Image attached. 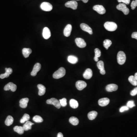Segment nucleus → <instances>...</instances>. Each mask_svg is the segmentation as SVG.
I'll return each instance as SVG.
<instances>
[{
  "label": "nucleus",
  "instance_id": "1",
  "mask_svg": "<svg viewBox=\"0 0 137 137\" xmlns=\"http://www.w3.org/2000/svg\"><path fill=\"white\" fill-rule=\"evenodd\" d=\"M66 70L63 67H61L54 72L53 77L55 79H59L62 77L66 74Z\"/></svg>",
  "mask_w": 137,
  "mask_h": 137
},
{
  "label": "nucleus",
  "instance_id": "2",
  "mask_svg": "<svg viewBox=\"0 0 137 137\" xmlns=\"http://www.w3.org/2000/svg\"><path fill=\"white\" fill-rule=\"evenodd\" d=\"M105 28L109 31H114L117 29V25L115 23L107 21L104 24Z\"/></svg>",
  "mask_w": 137,
  "mask_h": 137
},
{
  "label": "nucleus",
  "instance_id": "3",
  "mask_svg": "<svg viewBox=\"0 0 137 137\" xmlns=\"http://www.w3.org/2000/svg\"><path fill=\"white\" fill-rule=\"evenodd\" d=\"M117 62L120 65H123L125 63L126 60V56L124 52L120 51L118 52L117 55Z\"/></svg>",
  "mask_w": 137,
  "mask_h": 137
},
{
  "label": "nucleus",
  "instance_id": "4",
  "mask_svg": "<svg viewBox=\"0 0 137 137\" xmlns=\"http://www.w3.org/2000/svg\"><path fill=\"white\" fill-rule=\"evenodd\" d=\"M117 8L118 10L121 11L125 15H127L130 12L129 8L127 7L126 5L123 3H120L117 6Z\"/></svg>",
  "mask_w": 137,
  "mask_h": 137
},
{
  "label": "nucleus",
  "instance_id": "5",
  "mask_svg": "<svg viewBox=\"0 0 137 137\" xmlns=\"http://www.w3.org/2000/svg\"><path fill=\"white\" fill-rule=\"evenodd\" d=\"M46 103L47 104L54 105L57 109H60L61 106L59 100L55 98H51V99L47 100Z\"/></svg>",
  "mask_w": 137,
  "mask_h": 137
},
{
  "label": "nucleus",
  "instance_id": "6",
  "mask_svg": "<svg viewBox=\"0 0 137 137\" xmlns=\"http://www.w3.org/2000/svg\"><path fill=\"white\" fill-rule=\"evenodd\" d=\"M40 8L42 10L46 12H50L53 9L52 5L47 2H44L41 4Z\"/></svg>",
  "mask_w": 137,
  "mask_h": 137
},
{
  "label": "nucleus",
  "instance_id": "7",
  "mask_svg": "<svg viewBox=\"0 0 137 137\" xmlns=\"http://www.w3.org/2000/svg\"><path fill=\"white\" fill-rule=\"evenodd\" d=\"M93 9L100 15H103L106 12V10L104 7L101 5H95L93 6Z\"/></svg>",
  "mask_w": 137,
  "mask_h": 137
},
{
  "label": "nucleus",
  "instance_id": "8",
  "mask_svg": "<svg viewBox=\"0 0 137 137\" xmlns=\"http://www.w3.org/2000/svg\"><path fill=\"white\" fill-rule=\"evenodd\" d=\"M17 89V85L14 84L12 82H9L6 84L4 87V90L5 91H8L11 90L13 92H15Z\"/></svg>",
  "mask_w": 137,
  "mask_h": 137
},
{
  "label": "nucleus",
  "instance_id": "9",
  "mask_svg": "<svg viewBox=\"0 0 137 137\" xmlns=\"http://www.w3.org/2000/svg\"><path fill=\"white\" fill-rule=\"evenodd\" d=\"M75 42L78 47L81 48H85L87 45V44L85 40L81 38H76L75 39Z\"/></svg>",
  "mask_w": 137,
  "mask_h": 137
},
{
  "label": "nucleus",
  "instance_id": "10",
  "mask_svg": "<svg viewBox=\"0 0 137 137\" xmlns=\"http://www.w3.org/2000/svg\"><path fill=\"white\" fill-rule=\"evenodd\" d=\"M65 6L68 8H70L73 10H76L78 6V3L76 1L72 0L68 1L65 4Z\"/></svg>",
  "mask_w": 137,
  "mask_h": 137
},
{
  "label": "nucleus",
  "instance_id": "11",
  "mask_svg": "<svg viewBox=\"0 0 137 137\" xmlns=\"http://www.w3.org/2000/svg\"><path fill=\"white\" fill-rule=\"evenodd\" d=\"M75 86L78 90H82L87 87V84L85 81H79L76 82Z\"/></svg>",
  "mask_w": 137,
  "mask_h": 137
},
{
  "label": "nucleus",
  "instance_id": "12",
  "mask_svg": "<svg viewBox=\"0 0 137 137\" xmlns=\"http://www.w3.org/2000/svg\"><path fill=\"white\" fill-rule=\"evenodd\" d=\"M41 68V65L40 63H36L34 66L33 70L31 72V75L32 76H35L36 75L37 73L38 72Z\"/></svg>",
  "mask_w": 137,
  "mask_h": 137
},
{
  "label": "nucleus",
  "instance_id": "13",
  "mask_svg": "<svg viewBox=\"0 0 137 137\" xmlns=\"http://www.w3.org/2000/svg\"><path fill=\"white\" fill-rule=\"evenodd\" d=\"M81 28L82 30L87 32L89 34L92 35L93 33L92 29L88 25L85 23H81Z\"/></svg>",
  "mask_w": 137,
  "mask_h": 137
},
{
  "label": "nucleus",
  "instance_id": "14",
  "mask_svg": "<svg viewBox=\"0 0 137 137\" xmlns=\"http://www.w3.org/2000/svg\"><path fill=\"white\" fill-rule=\"evenodd\" d=\"M42 36L45 39H48L51 37V32L48 27H45L44 28L42 32Z\"/></svg>",
  "mask_w": 137,
  "mask_h": 137
},
{
  "label": "nucleus",
  "instance_id": "15",
  "mask_svg": "<svg viewBox=\"0 0 137 137\" xmlns=\"http://www.w3.org/2000/svg\"><path fill=\"white\" fill-rule=\"evenodd\" d=\"M97 67L100 70V73L102 75H105L106 71L104 68V63L102 61H98L97 63Z\"/></svg>",
  "mask_w": 137,
  "mask_h": 137
},
{
  "label": "nucleus",
  "instance_id": "16",
  "mask_svg": "<svg viewBox=\"0 0 137 137\" xmlns=\"http://www.w3.org/2000/svg\"><path fill=\"white\" fill-rule=\"evenodd\" d=\"M110 102V100L107 98H102L98 100V104L100 106L104 107L107 106Z\"/></svg>",
  "mask_w": 137,
  "mask_h": 137
},
{
  "label": "nucleus",
  "instance_id": "17",
  "mask_svg": "<svg viewBox=\"0 0 137 137\" xmlns=\"http://www.w3.org/2000/svg\"><path fill=\"white\" fill-rule=\"evenodd\" d=\"M72 30V26L70 24H68L66 26L64 30V34L65 36L68 37L70 36Z\"/></svg>",
  "mask_w": 137,
  "mask_h": 137
},
{
  "label": "nucleus",
  "instance_id": "18",
  "mask_svg": "<svg viewBox=\"0 0 137 137\" xmlns=\"http://www.w3.org/2000/svg\"><path fill=\"white\" fill-rule=\"evenodd\" d=\"M6 72L3 74H1L0 75V78L1 79H4L5 78H7L9 77L10 74H12L13 72V70L11 68H6Z\"/></svg>",
  "mask_w": 137,
  "mask_h": 137
},
{
  "label": "nucleus",
  "instance_id": "19",
  "mask_svg": "<svg viewBox=\"0 0 137 137\" xmlns=\"http://www.w3.org/2000/svg\"><path fill=\"white\" fill-rule=\"evenodd\" d=\"M92 70L89 68L87 69L83 74V77L86 79H90L92 77Z\"/></svg>",
  "mask_w": 137,
  "mask_h": 137
},
{
  "label": "nucleus",
  "instance_id": "20",
  "mask_svg": "<svg viewBox=\"0 0 137 137\" xmlns=\"http://www.w3.org/2000/svg\"><path fill=\"white\" fill-rule=\"evenodd\" d=\"M118 88V85L115 84H109L106 87V90L108 92L116 91L117 90Z\"/></svg>",
  "mask_w": 137,
  "mask_h": 137
},
{
  "label": "nucleus",
  "instance_id": "21",
  "mask_svg": "<svg viewBox=\"0 0 137 137\" xmlns=\"http://www.w3.org/2000/svg\"><path fill=\"white\" fill-rule=\"evenodd\" d=\"M29 100V99L28 98H25L21 99L19 101V106L21 108H26L27 107Z\"/></svg>",
  "mask_w": 137,
  "mask_h": 137
},
{
  "label": "nucleus",
  "instance_id": "22",
  "mask_svg": "<svg viewBox=\"0 0 137 137\" xmlns=\"http://www.w3.org/2000/svg\"><path fill=\"white\" fill-rule=\"evenodd\" d=\"M37 88L39 90L38 95L40 96L44 95L46 92L45 87L42 84H38L37 85Z\"/></svg>",
  "mask_w": 137,
  "mask_h": 137
},
{
  "label": "nucleus",
  "instance_id": "23",
  "mask_svg": "<svg viewBox=\"0 0 137 137\" xmlns=\"http://www.w3.org/2000/svg\"><path fill=\"white\" fill-rule=\"evenodd\" d=\"M31 49L29 48H24L22 50V53L25 58H27L29 56V55L32 53Z\"/></svg>",
  "mask_w": 137,
  "mask_h": 137
},
{
  "label": "nucleus",
  "instance_id": "24",
  "mask_svg": "<svg viewBox=\"0 0 137 137\" xmlns=\"http://www.w3.org/2000/svg\"><path fill=\"white\" fill-rule=\"evenodd\" d=\"M68 62L72 64H76L78 61V59L77 57L73 55H70L68 58Z\"/></svg>",
  "mask_w": 137,
  "mask_h": 137
},
{
  "label": "nucleus",
  "instance_id": "25",
  "mask_svg": "<svg viewBox=\"0 0 137 137\" xmlns=\"http://www.w3.org/2000/svg\"><path fill=\"white\" fill-rule=\"evenodd\" d=\"M34 124V123L28 121L23 125V128L25 131H28L29 130H31L32 126Z\"/></svg>",
  "mask_w": 137,
  "mask_h": 137
},
{
  "label": "nucleus",
  "instance_id": "26",
  "mask_svg": "<svg viewBox=\"0 0 137 137\" xmlns=\"http://www.w3.org/2000/svg\"><path fill=\"white\" fill-rule=\"evenodd\" d=\"M14 119L12 116L10 115H8L7 116V117L6 119V121L5 122V124L7 126H10V125L13 124V122Z\"/></svg>",
  "mask_w": 137,
  "mask_h": 137
},
{
  "label": "nucleus",
  "instance_id": "27",
  "mask_svg": "<svg viewBox=\"0 0 137 137\" xmlns=\"http://www.w3.org/2000/svg\"><path fill=\"white\" fill-rule=\"evenodd\" d=\"M98 115V113L95 111L90 112L88 113V117L90 120H94Z\"/></svg>",
  "mask_w": 137,
  "mask_h": 137
},
{
  "label": "nucleus",
  "instance_id": "28",
  "mask_svg": "<svg viewBox=\"0 0 137 137\" xmlns=\"http://www.w3.org/2000/svg\"><path fill=\"white\" fill-rule=\"evenodd\" d=\"M70 106L73 109H76L79 106V103L77 101L74 99H71L70 100Z\"/></svg>",
  "mask_w": 137,
  "mask_h": 137
},
{
  "label": "nucleus",
  "instance_id": "29",
  "mask_svg": "<svg viewBox=\"0 0 137 137\" xmlns=\"http://www.w3.org/2000/svg\"><path fill=\"white\" fill-rule=\"evenodd\" d=\"M94 52H95V56L94 59L96 62H98L99 60L98 58L101 56V51L99 49L96 48L94 50Z\"/></svg>",
  "mask_w": 137,
  "mask_h": 137
},
{
  "label": "nucleus",
  "instance_id": "30",
  "mask_svg": "<svg viewBox=\"0 0 137 137\" xmlns=\"http://www.w3.org/2000/svg\"><path fill=\"white\" fill-rule=\"evenodd\" d=\"M69 121L72 125L76 126L79 123V120L77 118L75 117H72L69 119Z\"/></svg>",
  "mask_w": 137,
  "mask_h": 137
},
{
  "label": "nucleus",
  "instance_id": "31",
  "mask_svg": "<svg viewBox=\"0 0 137 137\" xmlns=\"http://www.w3.org/2000/svg\"><path fill=\"white\" fill-rule=\"evenodd\" d=\"M14 131L15 132H17L19 134H23L24 132V129L23 128V127L20 126H15L14 127Z\"/></svg>",
  "mask_w": 137,
  "mask_h": 137
},
{
  "label": "nucleus",
  "instance_id": "32",
  "mask_svg": "<svg viewBox=\"0 0 137 137\" xmlns=\"http://www.w3.org/2000/svg\"><path fill=\"white\" fill-rule=\"evenodd\" d=\"M30 117L29 114L25 113L22 118L20 120V123H24L25 122L28 121L30 119Z\"/></svg>",
  "mask_w": 137,
  "mask_h": 137
},
{
  "label": "nucleus",
  "instance_id": "33",
  "mask_svg": "<svg viewBox=\"0 0 137 137\" xmlns=\"http://www.w3.org/2000/svg\"><path fill=\"white\" fill-rule=\"evenodd\" d=\"M112 44V42L109 39H106L103 42V46L105 49L108 50L109 48Z\"/></svg>",
  "mask_w": 137,
  "mask_h": 137
},
{
  "label": "nucleus",
  "instance_id": "34",
  "mask_svg": "<svg viewBox=\"0 0 137 137\" xmlns=\"http://www.w3.org/2000/svg\"><path fill=\"white\" fill-rule=\"evenodd\" d=\"M128 81L130 83L134 86H137V81H136L134 76L131 75L128 78Z\"/></svg>",
  "mask_w": 137,
  "mask_h": 137
},
{
  "label": "nucleus",
  "instance_id": "35",
  "mask_svg": "<svg viewBox=\"0 0 137 137\" xmlns=\"http://www.w3.org/2000/svg\"><path fill=\"white\" fill-rule=\"evenodd\" d=\"M33 120L36 123H41L43 122V119L40 116L36 115L33 117Z\"/></svg>",
  "mask_w": 137,
  "mask_h": 137
},
{
  "label": "nucleus",
  "instance_id": "36",
  "mask_svg": "<svg viewBox=\"0 0 137 137\" xmlns=\"http://www.w3.org/2000/svg\"><path fill=\"white\" fill-rule=\"evenodd\" d=\"M59 101L61 106L65 107L67 106V100L65 98H63L62 99L59 100Z\"/></svg>",
  "mask_w": 137,
  "mask_h": 137
},
{
  "label": "nucleus",
  "instance_id": "37",
  "mask_svg": "<svg viewBox=\"0 0 137 137\" xmlns=\"http://www.w3.org/2000/svg\"><path fill=\"white\" fill-rule=\"evenodd\" d=\"M127 107H128L129 108H132L133 107L135 106V105L134 104V102L132 100H130L129 101H128L127 103Z\"/></svg>",
  "mask_w": 137,
  "mask_h": 137
},
{
  "label": "nucleus",
  "instance_id": "38",
  "mask_svg": "<svg viewBox=\"0 0 137 137\" xmlns=\"http://www.w3.org/2000/svg\"><path fill=\"white\" fill-rule=\"evenodd\" d=\"M131 7L132 10L135 9L136 6H137V0H135L132 2L131 5Z\"/></svg>",
  "mask_w": 137,
  "mask_h": 137
},
{
  "label": "nucleus",
  "instance_id": "39",
  "mask_svg": "<svg viewBox=\"0 0 137 137\" xmlns=\"http://www.w3.org/2000/svg\"><path fill=\"white\" fill-rule=\"evenodd\" d=\"M129 108L127 106H124L121 107L120 109V112H123L125 111H128Z\"/></svg>",
  "mask_w": 137,
  "mask_h": 137
},
{
  "label": "nucleus",
  "instance_id": "40",
  "mask_svg": "<svg viewBox=\"0 0 137 137\" xmlns=\"http://www.w3.org/2000/svg\"><path fill=\"white\" fill-rule=\"evenodd\" d=\"M118 2H122L126 5H129L130 2V0H117Z\"/></svg>",
  "mask_w": 137,
  "mask_h": 137
},
{
  "label": "nucleus",
  "instance_id": "41",
  "mask_svg": "<svg viewBox=\"0 0 137 137\" xmlns=\"http://www.w3.org/2000/svg\"><path fill=\"white\" fill-rule=\"evenodd\" d=\"M137 94V87L135 88L134 90H132L130 93V94L132 96H134Z\"/></svg>",
  "mask_w": 137,
  "mask_h": 137
},
{
  "label": "nucleus",
  "instance_id": "42",
  "mask_svg": "<svg viewBox=\"0 0 137 137\" xmlns=\"http://www.w3.org/2000/svg\"><path fill=\"white\" fill-rule=\"evenodd\" d=\"M131 37L137 40V32H134L132 34Z\"/></svg>",
  "mask_w": 137,
  "mask_h": 137
},
{
  "label": "nucleus",
  "instance_id": "43",
  "mask_svg": "<svg viewBox=\"0 0 137 137\" xmlns=\"http://www.w3.org/2000/svg\"><path fill=\"white\" fill-rule=\"evenodd\" d=\"M57 137H63V135L61 132H59L58 134Z\"/></svg>",
  "mask_w": 137,
  "mask_h": 137
},
{
  "label": "nucleus",
  "instance_id": "44",
  "mask_svg": "<svg viewBox=\"0 0 137 137\" xmlns=\"http://www.w3.org/2000/svg\"><path fill=\"white\" fill-rule=\"evenodd\" d=\"M81 0L85 3H87L88 1V0Z\"/></svg>",
  "mask_w": 137,
  "mask_h": 137
},
{
  "label": "nucleus",
  "instance_id": "45",
  "mask_svg": "<svg viewBox=\"0 0 137 137\" xmlns=\"http://www.w3.org/2000/svg\"><path fill=\"white\" fill-rule=\"evenodd\" d=\"M134 77L136 79V81H137V72L135 73V74L134 75Z\"/></svg>",
  "mask_w": 137,
  "mask_h": 137
},
{
  "label": "nucleus",
  "instance_id": "46",
  "mask_svg": "<svg viewBox=\"0 0 137 137\" xmlns=\"http://www.w3.org/2000/svg\"></svg>",
  "mask_w": 137,
  "mask_h": 137
}]
</instances>
